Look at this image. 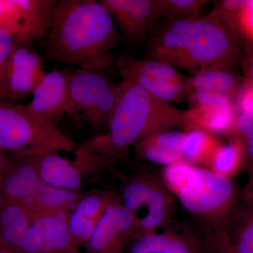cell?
Listing matches in <instances>:
<instances>
[{
  "mask_svg": "<svg viewBox=\"0 0 253 253\" xmlns=\"http://www.w3.org/2000/svg\"><path fill=\"white\" fill-rule=\"evenodd\" d=\"M186 111L155 97L129 81L117 86V102L109 132L83 141L76 151L87 164L97 169L123 157L141 139L184 126Z\"/></svg>",
  "mask_w": 253,
  "mask_h": 253,
  "instance_id": "cell-1",
  "label": "cell"
},
{
  "mask_svg": "<svg viewBox=\"0 0 253 253\" xmlns=\"http://www.w3.org/2000/svg\"><path fill=\"white\" fill-rule=\"evenodd\" d=\"M121 38L101 1L61 0L46 37V58L100 72L111 67Z\"/></svg>",
  "mask_w": 253,
  "mask_h": 253,
  "instance_id": "cell-2",
  "label": "cell"
},
{
  "mask_svg": "<svg viewBox=\"0 0 253 253\" xmlns=\"http://www.w3.org/2000/svg\"><path fill=\"white\" fill-rule=\"evenodd\" d=\"M0 187L4 199L21 206L33 221L66 212L80 200L77 192L52 187L42 180L28 156L9 158L0 176Z\"/></svg>",
  "mask_w": 253,
  "mask_h": 253,
  "instance_id": "cell-3",
  "label": "cell"
},
{
  "mask_svg": "<svg viewBox=\"0 0 253 253\" xmlns=\"http://www.w3.org/2000/svg\"><path fill=\"white\" fill-rule=\"evenodd\" d=\"M76 146L56 126L37 117L27 106L0 99V149L16 156L38 157L71 152Z\"/></svg>",
  "mask_w": 253,
  "mask_h": 253,
  "instance_id": "cell-4",
  "label": "cell"
},
{
  "mask_svg": "<svg viewBox=\"0 0 253 253\" xmlns=\"http://www.w3.org/2000/svg\"><path fill=\"white\" fill-rule=\"evenodd\" d=\"M230 178L196 167L176 197L207 228L208 236L220 232L232 215L236 200Z\"/></svg>",
  "mask_w": 253,
  "mask_h": 253,
  "instance_id": "cell-5",
  "label": "cell"
},
{
  "mask_svg": "<svg viewBox=\"0 0 253 253\" xmlns=\"http://www.w3.org/2000/svg\"><path fill=\"white\" fill-rule=\"evenodd\" d=\"M121 199L135 219L133 239L156 232L172 220L174 197L154 174L141 172L131 176L123 186Z\"/></svg>",
  "mask_w": 253,
  "mask_h": 253,
  "instance_id": "cell-6",
  "label": "cell"
},
{
  "mask_svg": "<svg viewBox=\"0 0 253 253\" xmlns=\"http://www.w3.org/2000/svg\"><path fill=\"white\" fill-rule=\"evenodd\" d=\"M69 104L66 113L81 122V113L93 127H109L117 102V86L98 71L71 70Z\"/></svg>",
  "mask_w": 253,
  "mask_h": 253,
  "instance_id": "cell-7",
  "label": "cell"
},
{
  "mask_svg": "<svg viewBox=\"0 0 253 253\" xmlns=\"http://www.w3.org/2000/svg\"><path fill=\"white\" fill-rule=\"evenodd\" d=\"M231 46L224 26L209 16L194 20L181 57L179 68L194 73L222 70Z\"/></svg>",
  "mask_w": 253,
  "mask_h": 253,
  "instance_id": "cell-8",
  "label": "cell"
},
{
  "mask_svg": "<svg viewBox=\"0 0 253 253\" xmlns=\"http://www.w3.org/2000/svg\"><path fill=\"white\" fill-rule=\"evenodd\" d=\"M55 0H0V31L6 32L19 45L32 46L47 37Z\"/></svg>",
  "mask_w": 253,
  "mask_h": 253,
  "instance_id": "cell-9",
  "label": "cell"
},
{
  "mask_svg": "<svg viewBox=\"0 0 253 253\" xmlns=\"http://www.w3.org/2000/svg\"><path fill=\"white\" fill-rule=\"evenodd\" d=\"M117 66L123 80L133 82L158 99L171 103L180 102L187 97L189 78L170 65L121 55Z\"/></svg>",
  "mask_w": 253,
  "mask_h": 253,
  "instance_id": "cell-10",
  "label": "cell"
},
{
  "mask_svg": "<svg viewBox=\"0 0 253 253\" xmlns=\"http://www.w3.org/2000/svg\"><path fill=\"white\" fill-rule=\"evenodd\" d=\"M135 231L136 221L132 214L125 207L121 197L113 194L84 246L86 253H126Z\"/></svg>",
  "mask_w": 253,
  "mask_h": 253,
  "instance_id": "cell-11",
  "label": "cell"
},
{
  "mask_svg": "<svg viewBox=\"0 0 253 253\" xmlns=\"http://www.w3.org/2000/svg\"><path fill=\"white\" fill-rule=\"evenodd\" d=\"M46 73L42 56L32 46L18 45L5 68L0 84V99L15 102L33 95Z\"/></svg>",
  "mask_w": 253,
  "mask_h": 253,
  "instance_id": "cell-12",
  "label": "cell"
},
{
  "mask_svg": "<svg viewBox=\"0 0 253 253\" xmlns=\"http://www.w3.org/2000/svg\"><path fill=\"white\" fill-rule=\"evenodd\" d=\"M71 76L68 68L46 72L26 106L30 112L56 126L67 111Z\"/></svg>",
  "mask_w": 253,
  "mask_h": 253,
  "instance_id": "cell-13",
  "label": "cell"
},
{
  "mask_svg": "<svg viewBox=\"0 0 253 253\" xmlns=\"http://www.w3.org/2000/svg\"><path fill=\"white\" fill-rule=\"evenodd\" d=\"M121 30V34L131 44L149 38L157 22L155 0H101Z\"/></svg>",
  "mask_w": 253,
  "mask_h": 253,
  "instance_id": "cell-14",
  "label": "cell"
},
{
  "mask_svg": "<svg viewBox=\"0 0 253 253\" xmlns=\"http://www.w3.org/2000/svg\"><path fill=\"white\" fill-rule=\"evenodd\" d=\"M153 28L149 37L146 59L157 60L174 68L180 66L181 57L194 20H170Z\"/></svg>",
  "mask_w": 253,
  "mask_h": 253,
  "instance_id": "cell-15",
  "label": "cell"
},
{
  "mask_svg": "<svg viewBox=\"0 0 253 253\" xmlns=\"http://www.w3.org/2000/svg\"><path fill=\"white\" fill-rule=\"evenodd\" d=\"M236 81L230 73L222 70L204 71L189 78L187 97L194 106H219L231 104V94Z\"/></svg>",
  "mask_w": 253,
  "mask_h": 253,
  "instance_id": "cell-16",
  "label": "cell"
},
{
  "mask_svg": "<svg viewBox=\"0 0 253 253\" xmlns=\"http://www.w3.org/2000/svg\"><path fill=\"white\" fill-rule=\"evenodd\" d=\"M126 253H209L205 241L192 231L149 233L131 241Z\"/></svg>",
  "mask_w": 253,
  "mask_h": 253,
  "instance_id": "cell-17",
  "label": "cell"
},
{
  "mask_svg": "<svg viewBox=\"0 0 253 253\" xmlns=\"http://www.w3.org/2000/svg\"><path fill=\"white\" fill-rule=\"evenodd\" d=\"M206 243L209 253H253V211L233 213L224 229Z\"/></svg>",
  "mask_w": 253,
  "mask_h": 253,
  "instance_id": "cell-18",
  "label": "cell"
},
{
  "mask_svg": "<svg viewBox=\"0 0 253 253\" xmlns=\"http://www.w3.org/2000/svg\"><path fill=\"white\" fill-rule=\"evenodd\" d=\"M112 193L96 192L80 199L68 219L73 241L85 246L102 217Z\"/></svg>",
  "mask_w": 253,
  "mask_h": 253,
  "instance_id": "cell-19",
  "label": "cell"
},
{
  "mask_svg": "<svg viewBox=\"0 0 253 253\" xmlns=\"http://www.w3.org/2000/svg\"><path fill=\"white\" fill-rule=\"evenodd\" d=\"M185 135L173 130L151 134L134 145L136 158L165 166L177 162L182 160Z\"/></svg>",
  "mask_w": 253,
  "mask_h": 253,
  "instance_id": "cell-20",
  "label": "cell"
},
{
  "mask_svg": "<svg viewBox=\"0 0 253 253\" xmlns=\"http://www.w3.org/2000/svg\"><path fill=\"white\" fill-rule=\"evenodd\" d=\"M32 161L38 175L48 185L73 192L81 189V169L74 163L61 157L59 153L32 157Z\"/></svg>",
  "mask_w": 253,
  "mask_h": 253,
  "instance_id": "cell-21",
  "label": "cell"
},
{
  "mask_svg": "<svg viewBox=\"0 0 253 253\" xmlns=\"http://www.w3.org/2000/svg\"><path fill=\"white\" fill-rule=\"evenodd\" d=\"M32 221L21 206L5 199L0 204V246L9 253H23Z\"/></svg>",
  "mask_w": 253,
  "mask_h": 253,
  "instance_id": "cell-22",
  "label": "cell"
},
{
  "mask_svg": "<svg viewBox=\"0 0 253 253\" xmlns=\"http://www.w3.org/2000/svg\"><path fill=\"white\" fill-rule=\"evenodd\" d=\"M28 231L38 239L44 252L66 253L78 249L71 236L68 220L60 214L36 219Z\"/></svg>",
  "mask_w": 253,
  "mask_h": 253,
  "instance_id": "cell-23",
  "label": "cell"
},
{
  "mask_svg": "<svg viewBox=\"0 0 253 253\" xmlns=\"http://www.w3.org/2000/svg\"><path fill=\"white\" fill-rule=\"evenodd\" d=\"M234 126V109L231 104H228L219 106H194L186 111L183 128L186 131L201 130L215 134L229 132Z\"/></svg>",
  "mask_w": 253,
  "mask_h": 253,
  "instance_id": "cell-24",
  "label": "cell"
},
{
  "mask_svg": "<svg viewBox=\"0 0 253 253\" xmlns=\"http://www.w3.org/2000/svg\"><path fill=\"white\" fill-rule=\"evenodd\" d=\"M220 144L214 134L201 130L186 131L182 160L206 168Z\"/></svg>",
  "mask_w": 253,
  "mask_h": 253,
  "instance_id": "cell-25",
  "label": "cell"
},
{
  "mask_svg": "<svg viewBox=\"0 0 253 253\" xmlns=\"http://www.w3.org/2000/svg\"><path fill=\"white\" fill-rule=\"evenodd\" d=\"M244 153V145L239 139L221 144L206 168L231 179L242 167Z\"/></svg>",
  "mask_w": 253,
  "mask_h": 253,
  "instance_id": "cell-26",
  "label": "cell"
},
{
  "mask_svg": "<svg viewBox=\"0 0 253 253\" xmlns=\"http://www.w3.org/2000/svg\"><path fill=\"white\" fill-rule=\"evenodd\" d=\"M206 0H155L158 19L194 20L198 18Z\"/></svg>",
  "mask_w": 253,
  "mask_h": 253,
  "instance_id": "cell-27",
  "label": "cell"
},
{
  "mask_svg": "<svg viewBox=\"0 0 253 253\" xmlns=\"http://www.w3.org/2000/svg\"><path fill=\"white\" fill-rule=\"evenodd\" d=\"M196 168L184 160H180L166 166L161 179L168 191L176 196L185 185L189 176Z\"/></svg>",
  "mask_w": 253,
  "mask_h": 253,
  "instance_id": "cell-28",
  "label": "cell"
},
{
  "mask_svg": "<svg viewBox=\"0 0 253 253\" xmlns=\"http://www.w3.org/2000/svg\"><path fill=\"white\" fill-rule=\"evenodd\" d=\"M236 128L244 138L247 173L253 172V113L244 111L238 118Z\"/></svg>",
  "mask_w": 253,
  "mask_h": 253,
  "instance_id": "cell-29",
  "label": "cell"
},
{
  "mask_svg": "<svg viewBox=\"0 0 253 253\" xmlns=\"http://www.w3.org/2000/svg\"><path fill=\"white\" fill-rule=\"evenodd\" d=\"M19 44L6 32L0 31V84L10 56Z\"/></svg>",
  "mask_w": 253,
  "mask_h": 253,
  "instance_id": "cell-30",
  "label": "cell"
},
{
  "mask_svg": "<svg viewBox=\"0 0 253 253\" xmlns=\"http://www.w3.org/2000/svg\"><path fill=\"white\" fill-rule=\"evenodd\" d=\"M244 21L249 31L253 34V1H249V4L244 8Z\"/></svg>",
  "mask_w": 253,
  "mask_h": 253,
  "instance_id": "cell-31",
  "label": "cell"
},
{
  "mask_svg": "<svg viewBox=\"0 0 253 253\" xmlns=\"http://www.w3.org/2000/svg\"><path fill=\"white\" fill-rule=\"evenodd\" d=\"M242 106L244 111L253 113V89L248 91L244 96Z\"/></svg>",
  "mask_w": 253,
  "mask_h": 253,
  "instance_id": "cell-32",
  "label": "cell"
},
{
  "mask_svg": "<svg viewBox=\"0 0 253 253\" xmlns=\"http://www.w3.org/2000/svg\"><path fill=\"white\" fill-rule=\"evenodd\" d=\"M9 157L5 154V151L0 149V176L1 173L4 171L8 161H9Z\"/></svg>",
  "mask_w": 253,
  "mask_h": 253,
  "instance_id": "cell-33",
  "label": "cell"
},
{
  "mask_svg": "<svg viewBox=\"0 0 253 253\" xmlns=\"http://www.w3.org/2000/svg\"><path fill=\"white\" fill-rule=\"evenodd\" d=\"M4 200V196H3L2 191H1V187H0V204L3 202Z\"/></svg>",
  "mask_w": 253,
  "mask_h": 253,
  "instance_id": "cell-34",
  "label": "cell"
},
{
  "mask_svg": "<svg viewBox=\"0 0 253 253\" xmlns=\"http://www.w3.org/2000/svg\"><path fill=\"white\" fill-rule=\"evenodd\" d=\"M66 253H81L79 251H78V249H76L73 250V251H69V252Z\"/></svg>",
  "mask_w": 253,
  "mask_h": 253,
  "instance_id": "cell-35",
  "label": "cell"
},
{
  "mask_svg": "<svg viewBox=\"0 0 253 253\" xmlns=\"http://www.w3.org/2000/svg\"><path fill=\"white\" fill-rule=\"evenodd\" d=\"M0 253H9L6 252V251H4V249H2V248L0 246Z\"/></svg>",
  "mask_w": 253,
  "mask_h": 253,
  "instance_id": "cell-36",
  "label": "cell"
},
{
  "mask_svg": "<svg viewBox=\"0 0 253 253\" xmlns=\"http://www.w3.org/2000/svg\"><path fill=\"white\" fill-rule=\"evenodd\" d=\"M251 73H252L253 76V59L252 61V63H251Z\"/></svg>",
  "mask_w": 253,
  "mask_h": 253,
  "instance_id": "cell-37",
  "label": "cell"
},
{
  "mask_svg": "<svg viewBox=\"0 0 253 253\" xmlns=\"http://www.w3.org/2000/svg\"><path fill=\"white\" fill-rule=\"evenodd\" d=\"M42 253H56V252H44Z\"/></svg>",
  "mask_w": 253,
  "mask_h": 253,
  "instance_id": "cell-38",
  "label": "cell"
},
{
  "mask_svg": "<svg viewBox=\"0 0 253 253\" xmlns=\"http://www.w3.org/2000/svg\"><path fill=\"white\" fill-rule=\"evenodd\" d=\"M249 174V176H250V175H253V172L249 173V174Z\"/></svg>",
  "mask_w": 253,
  "mask_h": 253,
  "instance_id": "cell-39",
  "label": "cell"
}]
</instances>
